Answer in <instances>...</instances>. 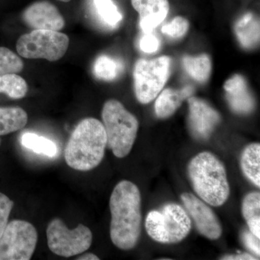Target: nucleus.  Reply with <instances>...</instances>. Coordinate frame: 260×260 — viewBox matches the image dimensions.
Wrapping results in <instances>:
<instances>
[{
  "instance_id": "1",
  "label": "nucleus",
  "mask_w": 260,
  "mask_h": 260,
  "mask_svg": "<svg viewBox=\"0 0 260 260\" xmlns=\"http://www.w3.org/2000/svg\"><path fill=\"white\" fill-rule=\"evenodd\" d=\"M110 237L113 244L130 250L138 244L141 233V194L134 183L121 181L111 195Z\"/></svg>"
},
{
  "instance_id": "2",
  "label": "nucleus",
  "mask_w": 260,
  "mask_h": 260,
  "mask_svg": "<svg viewBox=\"0 0 260 260\" xmlns=\"http://www.w3.org/2000/svg\"><path fill=\"white\" fill-rule=\"evenodd\" d=\"M107 146L103 123L95 118H86L78 123L68 140L65 161L75 170L88 172L102 162Z\"/></svg>"
},
{
  "instance_id": "3",
  "label": "nucleus",
  "mask_w": 260,
  "mask_h": 260,
  "mask_svg": "<svg viewBox=\"0 0 260 260\" xmlns=\"http://www.w3.org/2000/svg\"><path fill=\"white\" fill-rule=\"evenodd\" d=\"M188 174L195 192L214 207L223 205L230 194L226 172L223 162L214 154L203 152L191 159Z\"/></svg>"
},
{
  "instance_id": "4",
  "label": "nucleus",
  "mask_w": 260,
  "mask_h": 260,
  "mask_svg": "<svg viewBox=\"0 0 260 260\" xmlns=\"http://www.w3.org/2000/svg\"><path fill=\"white\" fill-rule=\"evenodd\" d=\"M102 116L108 148L117 158H124L131 151L136 140L139 127L136 116L116 99H110L104 104Z\"/></svg>"
},
{
  "instance_id": "5",
  "label": "nucleus",
  "mask_w": 260,
  "mask_h": 260,
  "mask_svg": "<svg viewBox=\"0 0 260 260\" xmlns=\"http://www.w3.org/2000/svg\"><path fill=\"white\" fill-rule=\"evenodd\" d=\"M150 237L162 244H177L184 240L191 229V219L185 210L176 203H168L160 210H152L145 219Z\"/></svg>"
},
{
  "instance_id": "6",
  "label": "nucleus",
  "mask_w": 260,
  "mask_h": 260,
  "mask_svg": "<svg viewBox=\"0 0 260 260\" xmlns=\"http://www.w3.org/2000/svg\"><path fill=\"white\" fill-rule=\"evenodd\" d=\"M69 45V37L63 32L34 30L19 38L16 49L19 55L25 59L56 61L64 56Z\"/></svg>"
},
{
  "instance_id": "7",
  "label": "nucleus",
  "mask_w": 260,
  "mask_h": 260,
  "mask_svg": "<svg viewBox=\"0 0 260 260\" xmlns=\"http://www.w3.org/2000/svg\"><path fill=\"white\" fill-rule=\"evenodd\" d=\"M172 59L162 56L151 60L140 59L133 71L135 96L138 102L146 104L157 96L170 75Z\"/></svg>"
},
{
  "instance_id": "8",
  "label": "nucleus",
  "mask_w": 260,
  "mask_h": 260,
  "mask_svg": "<svg viewBox=\"0 0 260 260\" xmlns=\"http://www.w3.org/2000/svg\"><path fill=\"white\" fill-rule=\"evenodd\" d=\"M48 246L56 255L71 257L88 250L93 241V234L83 224L70 230L60 218H54L47 229Z\"/></svg>"
},
{
  "instance_id": "9",
  "label": "nucleus",
  "mask_w": 260,
  "mask_h": 260,
  "mask_svg": "<svg viewBox=\"0 0 260 260\" xmlns=\"http://www.w3.org/2000/svg\"><path fill=\"white\" fill-rule=\"evenodd\" d=\"M37 241L34 225L25 220H12L0 238V260L31 259Z\"/></svg>"
},
{
  "instance_id": "10",
  "label": "nucleus",
  "mask_w": 260,
  "mask_h": 260,
  "mask_svg": "<svg viewBox=\"0 0 260 260\" xmlns=\"http://www.w3.org/2000/svg\"><path fill=\"white\" fill-rule=\"evenodd\" d=\"M189 126L198 140H207L221 120L220 114L203 99L189 97Z\"/></svg>"
},
{
  "instance_id": "11",
  "label": "nucleus",
  "mask_w": 260,
  "mask_h": 260,
  "mask_svg": "<svg viewBox=\"0 0 260 260\" xmlns=\"http://www.w3.org/2000/svg\"><path fill=\"white\" fill-rule=\"evenodd\" d=\"M181 199L188 213L194 220L198 232L211 240L219 239L222 234V227L213 210L190 193L181 194Z\"/></svg>"
},
{
  "instance_id": "12",
  "label": "nucleus",
  "mask_w": 260,
  "mask_h": 260,
  "mask_svg": "<svg viewBox=\"0 0 260 260\" xmlns=\"http://www.w3.org/2000/svg\"><path fill=\"white\" fill-rule=\"evenodd\" d=\"M23 21L34 30L59 31L64 28V19L55 5L48 1L32 3L23 13Z\"/></svg>"
},
{
  "instance_id": "13",
  "label": "nucleus",
  "mask_w": 260,
  "mask_h": 260,
  "mask_svg": "<svg viewBox=\"0 0 260 260\" xmlns=\"http://www.w3.org/2000/svg\"><path fill=\"white\" fill-rule=\"evenodd\" d=\"M223 88L227 102L233 112L241 114L252 112L255 102L242 75H233L224 83Z\"/></svg>"
},
{
  "instance_id": "14",
  "label": "nucleus",
  "mask_w": 260,
  "mask_h": 260,
  "mask_svg": "<svg viewBox=\"0 0 260 260\" xmlns=\"http://www.w3.org/2000/svg\"><path fill=\"white\" fill-rule=\"evenodd\" d=\"M131 3L139 13L140 28L145 34L160 25L170 10L169 0H131Z\"/></svg>"
},
{
  "instance_id": "15",
  "label": "nucleus",
  "mask_w": 260,
  "mask_h": 260,
  "mask_svg": "<svg viewBox=\"0 0 260 260\" xmlns=\"http://www.w3.org/2000/svg\"><path fill=\"white\" fill-rule=\"evenodd\" d=\"M194 89L190 85L181 90L167 88L159 95L155 104V112L160 119H167L174 114L180 107L184 99L191 96Z\"/></svg>"
},
{
  "instance_id": "16",
  "label": "nucleus",
  "mask_w": 260,
  "mask_h": 260,
  "mask_svg": "<svg viewBox=\"0 0 260 260\" xmlns=\"http://www.w3.org/2000/svg\"><path fill=\"white\" fill-rule=\"evenodd\" d=\"M234 31L243 47H256L259 43V20L253 13H246L236 23Z\"/></svg>"
},
{
  "instance_id": "17",
  "label": "nucleus",
  "mask_w": 260,
  "mask_h": 260,
  "mask_svg": "<svg viewBox=\"0 0 260 260\" xmlns=\"http://www.w3.org/2000/svg\"><path fill=\"white\" fill-rule=\"evenodd\" d=\"M28 120V114L22 108L0 107V136L23 129Z\"/></svg>"
},
{
  "instance_id": "18",
  "label": "nucleus",
  "mask_w": 260,
  "mask_h": 260,
  "mask_svg": "<svg viewBox=\"0 0 260 260\" xmlns=\"http://www.w3.org/2000/svg\"><path fill=\"white\" fill-rule=\"evenodd\" d=\"M241 167L244 175L256 186H260V145H248L242 154Z\"/></svg>"
},
{
  "instance_id": "19",
  "label": "nucleus",
  "mask_w": 260,
  "mask_h": 260,
  "mask_svg": "<svg viewBox=\"0 0 260 260\" xmlns=\"http://www.w3.org/2000/svg\"><path fill=\"white\" fill-rule=\"evenodd\" d=\"M182 63L187 74L198 83H204L209 79L212 64L208 54H203L198 56H184Z\"/></svg>"
},
{
  "instance_id": "20",
  "label": "nucleus",
  "mask_w": 260,
  "mask_h": 260,
  "mask_svg": "<svg viewBox=\"0 0 260 260\" xmlns=\"http://www.w3.org/2000/svg\"><path fill=\"white\" fill-rule=\"evenodd\" d=\"M242 214L249 231L260 239V194L249 193L243 200Z\"/></svg>"
},
{
  "instance_id": "21",
  "label": "nucleus",
  "mask_w": 260,
  "mask_h": 260,
  "mask_svg": "<svg viewBox=\"0 0 260 260\" xmlns=\"http://www.w3.org/2000/svg\"><path fill=\"white\" fill-rule=\"evenodd\" d=\"M123 65L117 59L107 55L97 58L93 64V73L99 79L112 81L122 72Z\"/></svg>"
},
{
  "instance_id": "22",
  "label": "nucleus",
  "mask_w": 260,
  "mask_h": 260,
  "mask_svg": "<svg viewBox=\"0 0 260 260\" xmlns=\"http://www.w3.org/2000/svg\"><path fill=\"white\" fill-rule=\"evenodd\" d=\"M28 90V84L20 75L14 73L0 75V93L13 99H20L26 95Z\"/></svg>"
},
{
  "instance_id": "23",
  "label": "nucleus",
  "mask_w": 260,
  "mask_h": 260,
  "mask_svg": "<svg viewBox=\"0 0 260 260\" xmlns=\"http://www.w3.org/2000/svg\"><path fill=\"white\" fill-rule=\"evenodd\" d=\"M21 143L25 148L47 156H55L57 153V148L54 142L34 133L23 134L21 138Z\"/></svg>"
},
{
  "instance_id": "24",
  "label": "nucleus",
  "mask_w": 260,
  "mask_h": 260,
  "mask_svg": "<svg viewBox=\"0 0 260 260\" xmlns=\"http://www.w3.org/2000/svg\"><path fill=\"white\" fill-rule=\"evenodd\" d=\"M24 68L21 58L8 48L0 47V75L17 74Z\"/></svg>"
},
{
  "instance_id": "25",
  "label": "nucleus",
  "mask_w": 260,
  "mask_h": 260,
  "mask_svg": "<svg viewBox=\"0 0 260 260\" xmlns=\"http://www.w3.org/2000/svg\"><path fill=\"white\" fill-rule=\"evenodd\" d=\"M93 3L98 14L104 23L114 26L122 20V15L112 0H93Z\"/></svg>"
},
{
  "instance_id": "26",
  "label": "nucleus",
  "mask_w": 260,
  "mask_h": 260,
  "mask_svg": "<svg viewBox=\"0 0 260 260\" xmlns=\"http://www.w3.org/2000/svg\"><path fill=\"white\" fill-rule=\"evenodd\" d=\"M189 28V21L184 17L177 16L171 23L164 25L161 32L173 39H180L186 35Z\"/></svg>"
},
{
  "instance_id": "27",
  "label": "nucleus",
  "mask_w": 260,
  "mask_h": 260,
  "mask_svg": "<svg viewBox=\"0 0 260 260\" xmlns=\"http://www.w3.org/2000/svg\"><path fill=\"white\" fill-rule=\"evenodd\" d=\"M14 203L7 195L0 192V238L3 236L8 223V219Z\"/></svg>"
},
{
  "instance_id": "28",
  "label": "nucleus",
  "mask_w": 260,
  "mask_h": 260,
  "mask_svg": "<svg viewBox=\"0 0 260 260\" xmlns=\"http://www.w3.org/2000/svg\"><path fill=\"white\" fill-rule=\"evenodd\" d=\"M140 47L143 52L151 54L158 50L160 42L158 38L149 32V34H145L144 37L142 38Z\"/></svg>"
},
{
  "instance_id": "29",
  "label": "nucleus",
  "mask_w": 260,
  "mask_h": 260,
  "mask_svg": "<svg viewBox=\"0 0 260 260\" xmlns=\"http://www.w3.org/2000/svg\"><path fill=\"white\" fill-rule=\"evenodd\" d=\"M242 241L244 245L249 250L252 251L256 255L259 256V239L252 234L250 231H245L242 234Z\"/></svg>"
},
{
  "instance_id": "30",
  "label": "nucleus",
  "mask_w": 260,
  "mask_h": 260,
  "mask_svg": "<svg viewBox=\"0 0 260 260\" xmlns=\"http://www.w3.org/2000/svg\"><path fill=\"white\" fill-rule=\"evenodd\" d=\"M222 259L227 260H247V259H256L254 256H251V254L248 253H244V254H237V255H227L222 257Z\"/></svg>"
},
{
  "instance_id": "31",
  "label": "nucleus",
  "mask_w": 260,
  "mask_h": 260,
  "mask_svg": "<svg viewBox=\"0 0 260 260\" xmlns=\"http://www.w3.org/2000/svg\"><path fill=\"white\" fill-rule=\"evenodd\" d=\"M78 260H99V256L95 254H92V253H87V254H83V255L79 256L77 258Z\"/></svg>"
},
{
  "instance_id": "32",
  "label": "nucleus",
  "mask_w": 260,
  "mask_h": 260,
  "mask_svg": "<svg viewBox=\"0 0 260 260\" xmlns=\"http://www.w3.org/2000/svg\"><path fill=\"white\" fill-rule=\"evenodd\" d=\"M59 1L62 2V3H69L71 0H59Z\"/></svg>"
},
{
  "instance_id": "33",
  "label": "nucleus",
  "mask_w": 260,
  "mask_h": 260,
  "mask_svg": "<svg viewBox=\"0 0 260 260\" xmlns=\"http://www.w3.org/2000/svg\"><path fill=\"white\" fill-rule=\"evenodd\" d=\"M0 144H1V142H0Z\"/></svg>"
}]
</instances>
